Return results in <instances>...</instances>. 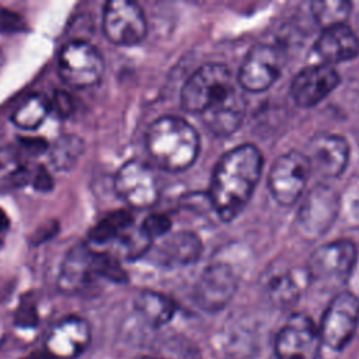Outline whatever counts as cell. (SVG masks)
<instances>
[{
    "label": "cell",
    "instance_id": "15",
    "mask_svg": "<svg viewBox=\"0 0 359 359\" xmlns=\"http://www.w3.org/2000/svg\"><path fill=\"white\" fill-rule=\"evenodd\" d=\"M90 341L91 328L87 320L79 316H67L49 328L43 352L49 359H74L87 349Z\"/></svg>",
    "mask_w": 359,
    "mask_h": 359
},
{
    "label": "cell",
    "instance_id": "2",
    "mask_svg": "<svg viewBox=\"0 0 359 359\" xmlns=\"http://www.w3.org/2000/svg\"><path fill=\"white\" fill-rule=\"evenodd\" d=\"M146 150L154 163L165 171L188 170L198 158L201 137L196 129L181 116L164 115L153 121L146 130Z\"/></svg>",
    "mask_w": 359,
    "mask_h": 359
},
{
    "label": "cell",
    "instance_id": "17",
    "mask_svg": "<svg viewBox=\"0 0 359 359\" xmlns=\"http://www.w3.org/2000/svg\"><path fill=\"white\" fill-rule=\"evenodd\" d=\"M314 63L332 66L359 56V36L348 25L339 24L321 31L313 45Z\"/></svg>",
    "mask_w": 359,
    "mask_h": 359
},
{
    "label": "cell",
    "instance_id": "12",
    "mask_svg": "<svg viewBox=\"0 0 359 359\" xmlns=\"http://www.w3.org/2000/svg\"><path fill=\"white\" fill-rule=\"evenodd\" d=\"M321 346L318 327L303 314H292L278 331L273 341L276 359H316Z\"/></svg>",
    "mask_w": 359,
    "mask_h": 359
},
{
    "label": "cell",
    "instance_id": "28",
    "mask_svg": "<svg viewBox=\"0 0 359 359\" xmlns=\"http://www.w3.org/2000/svg\"><path fill=\"white\" fill-rule=\"evenodd\" d=\"M268 290L275 303L289 304L299 296V282L289 272L276 273L268 280Z\"/></svg>",
    "mask_w": 359,
    "mask_h": 359
},
{
    "label": "cell",
    "instance_id": "25",
    "mask_svg": "<svg viewBox=\"0 0 359 359\" xmlns=\"http://www.w3.org/2000/svg\"><path fill=\"white\" fill-rule=\"evenodd\" d=\"M133 226V216L128 210H115L102 217L90 231L88 238L93 243L104 244L116 240L125 230Z\"/></svg>",
    "mask_w": 359,
    "mask_h": 359
},
{
    "label": "cell",
    "instance_id": "29",
    "mask_svg": "<svg viewBox=\"0 0 359 359\" xmlns=\"http://www.w3.org/2000/svg\"><path fill=\"white\" fill-rule=\"evenodd\" d=\"M172 227V220L168 215L164 213H153L149 215L140 224V229L153 240L158 237H164L170 233Z\"/></svg>",
    "mask_w": 359,
    "mask_h": 359
},
{
    "label": "cell",
    "instance_id": "13",
    "mask_svg": "<svg viewBox=\"0 0 359 359\" xmlns=\"http://www.w3.org/2000/svg\"><path fill=\"white\" fill-rule=\"evenodd\" d=\"M311 172L321 178H337L344 174L351 156L348 140L337 133H317L310 137L306 151Z\"/></svg>",
    "mask_w": 359,
    "mask_h": 359
},
{
    "label": "cell",
    "instance_id": "18",
    "mask_svg": "<svg viewBox=\"0 0 359 359\" xmlns=\"http://www.w3.org/2000/svg\"><path fill=\"white\" fill-rule=\"evenodd\" d=\"M95 278V251L86 244L74 245L63 259L59 286L66 292H80Z\"/></svg>",
    "mask_w": 359,
    "mask_h": 359
},
{
    "label": "cell",
    "instance_id": "3",
    "mask_svg": "<svg viewBox=\"0 0 359 359\" xmlns=\"http://www.w3.org/2000/svg\"><path fill=\"white\" fill-rule=\"evenodd\" d=\"M236 91L226 65L205 63L185 81L181 90V107L189 114H202L210 105Z\"/></svg>",
    "mask_w": 359,
    "mask_h": 359
},
{
    "label": "cell",
    "instance_id": "22",
    "mask_svg": "<svg viewBox=\"0 0 359 359\" xmlns=\"http://www.w3.org/2000/svg\"><path fill=\"white\" fill-rule=\"evenodd\" d=\"M133 304L137 314L151 327L165 325L177 313L175 302L167 294L154 290H142L135 297Z\"/></svg>",
    "mask_w": 359,
    "mask_h": 359
},
{
    "label": "cell",
    "instance_id": "16",
    "mask_svg": "<svg viewBox=\"0 0 359 359\" xmlns=\"http://www.w3.org/2000/svg\"><path fill=\"white\" fill-rule=\"evenodd\" d=\"M339 83L341 76L334 66L313 63L293 77L290 94L296 105L310 108L327 98Z\"/></svg>",
    "mask_w": 359,
    "mask_h": 359
},
{
    "label": "cell",
    "instance_id": "32",
    "mask_svg": "<svg viewBox=\"0 0 359 359\" xmlns=\"http://www.w3.org/2000/svg\"><path fill=\"white\" fill-rule=\"evenodd\" d=\"M31 184L38 189V191H49L53 187V180L50 177V174L42 167L39 165L35 171H32L31 175Z\"/></svg>",
    "mask_w": 359,
    "mask_h": 359
},
{
    "label": "cell",
    "instance_id": "20",
    "mask_svg": "<svg viewBox=\"0 0 359 359\" xmlns=\"http://www.w3.org/2000/svg\"><path fill=\"white\" fill-rule=\"evenodd\" d=\"M203 245L198 234L192 231H177L168 236L160 245V258L164 265L184 266L196 262Z\"/></svg>",
    "mask_w": 359,
    "mask_h": 359
},
{
    "label": "cell",
    "instance_id": "14",
    "mask_svg": "<svg viewBox=\"0 0 359 359\" xmlns=\"http://www.w3.org/2000/svg\"><path fill=\"white\" fill-rule=\"evenodd\" d=\"M238 286L237 276L230 265L215 262L205 268L194 287V300L205 311L216 313L224 309Z\"/></svg>",
    "mask_w": 359,
    "mask_h": 359
},
{
    "label": "cell",
    "instance_id": "30",
    "mask_svg": "<svg viewBox=\"0 0 359 359\" xmlns=\"http://www.w3.org/2000/svg\"><path fill=\"white\" fill-rule=\"evenodd\" d=\"M49 101H50V111L55 109L56 114L62 118L70 116L74 111V98L67 91L56 90Z\"/></svg>",
    "mask_w": 359,
    "mask_h": 359
},
{
    "label": "cell",
    "instance_id": "26",
    "mask_svg": "<svg viewBox=\"0 0 359 359\" xmlns=\"http://www.w3.org/2000/svg\"><path fill=\"white\" fill-rule=\"evenodd\" d=\"M352 7V3L345 0H317L310 4L313 18L323 29L346 24Z\"/></svg>",
    "mask_w": 359,
    "mask_h": 359
},
{
    "label": "cell",
    "instance_id": "37",
    "mask_svg": "<svg viewBox=\"0 0 359 359\" xmlns=\"http://www.w3.org/2000/svg\"><path fill=\"white\" fill-rule=\"evenodd\" d=\"M3 63H4V56H3V53H1V50H0V70H1V67H3Z\"/></svg>",
    "mask_w": 359,
    "mask_h": 359
},
{
    "label": "cell",
    "instance_id": "19",
    "mask_svg": "<svg viewBox=\"0 0 359 359\" xmlns=\"http://www.w3.org/2000/svg\"><path fill=\"white\" fill-rule=\"evenodd\" d=\"M244 116L245 101L237 90L201 114L205 128L220 137L233 135L241 126Z\"/></svg>",
    "mask_w": 359,
    "mask_h": 359
},
{
    "label": "cell",
    "instance_id": "11",
    "mask_svg": "<svg viewBox=\"0 0 359 359\" xmlns=\"http://www.w3.org/2000/svg\"><path fill=\"white\" fill-rule=\"evenodd\" d=\"M105 36L118 46H133L147 32V21L142 7L129 0H111L102 11Z\"/></svg>",
    "mask_w": 359,
    "mask_h": 359
},
{
    "label": "cell",
    "instance_id": "7",
    "mask_svg": "<svg viewBox=\"0 0 359 359\" xmlns=\"http://www.w3.org/2000/svg\"><path fill=\"white\" fill-rule=\"evenodd\" d=\"M311 168L303 151L290 150L280 154L268 174V188L273 199L282 206L299 201L307 187Z\"/></svg>",
    "mask_w": 359,
    "mask_h": 359
},
{
    "label": "cell",
    "instance_id": "23",
    "mask_svg": "<svg viewBox=\"0 0 359 359\" xmlns=\"http://www.w3.org/2000/svg\"><path fill=\"white\" fill-rule=\"evenodd\" d=\"M50 112V101L42 94H32L25 98L13 112L11 121L24 130H34L42 125Z\"/></svg>",
    "mask_w": 359,
    "mask_h": 359
},
{
    "label": "cell",
    "instance_id": "8",
    "mask_svg": "<svg viewBox=\"0 0 359 359\" xmlns=\"http://www.w3.org/2000/svg\"><path fill=\"white\" fill-rule=\"evenodd\" d=\"M285 65L286 52L282 45L257 43L240 66L238 84L247 91L262 93L279 79Z\"/></svg>",
    "mask_w": 359,
    "mask_h": 359
},
{
    "label": "cell",
    "instance_id": "9",
    "mask_svg": "<svg viewBox=\"0 0 359 359\" xmlns=\"http://www.w3.org/2000/svg\"><path fill=\"white\" fill-rule=\"evenodd\" d=\"M339 196L328 185L318 184L309 191L296 216L297 231L307 240H317L334 224L339 212Z\"/></svg>",
    "mask_w": 359,
    "mask_h": 359
},
{
    "label": "cell",
    "instance_id": "34",
    "mask_svg": "<svg viewBox=\"0 0 359 359\" xmlns=\"http://www.w3.org/2000/svg\"><path fill=\"white\" fill-rule=\"evenodd\" d=\"M8 224H10V220L7 217V215L0 209V233L7 230L8 229Z\"/></svg>",
    "mask_w": 359,
    "mask_h": 359
},
{
    "label": "cell",
    "instance_id": "31",
    "mask_svg": "<svg viewBox=\"0 0 359 359\" xmlns=\"http://www.w3.org/2000/svg\"><path fill=\"white\" fill-rule=\"evenodd\" d=\"M24 28H25V21L18 13L0 7V32H6V34L21 32Z\"/></svg>",
    "mask_w": 359,
    "mask_h": 359
},
{
    "label": "cell",
    "instance_id": "24",
    "mask_svg": "<svg viewBox=\"0 0 359 359\" xmlns=\"http://www.w3.org/2000/svg\"><path fill=\"white\" fill-rule=\"evenodd\" d=\"M86 150L84 140L77 135H62L49 149L52 165L59 171L72 170Z\"/></svg>",
    "mask_w": 359,
    "mask_h": 359
},
{
    "label": "cell",
    "instance_id": "35",
    "mask_svg": "<svg viewBox=\"0 0 359 359\" xmlns=\"http://www.w3.org/2000/svg\"><path fill=\"white\" fill-rule=\"evenodd\" d=\"M24 359H49L46 356L45 352H34V353H29L28 356H25Z\"/></svg>",
    "mask_w": 359,
    "mask_h": 359
},
{
    "label": "cell",
    "instance_id": "27",
    "mask_svg": "<svg viewBox=\"0 0 359 359\" xmlns=\"http://www.w3.org/2000/svg\"><path fill=\"white\" fill-rule=\"evenodd\" d=\"M119 251L128 259H135L142 257L151 245V238L140 227H129L118 238Z\"/></svg>",
    "mask_w": 359,
    "mask_h": 359
},
{
    "label": "cell",
    "instance_id": "10",
    "mask_svg": "<svg viewBox=\"0 0 359 359\" xmlns=\"http://www.w3.org/2000/svg\"><path fill=\"white\" fill-rule=\"evenodd\" d=\"M116 194L130 208L149 209L160 198V184L156 171L142 160H129L115 174Z\"/></svg>",
    "mask_w": 359,
    "mask_h": 359
},
{
    "label": "cell",
    "instance_id": "36",
    "mask_svg": "<svg viewBox=\"0 0 359 359\" xmlns=\"http://www.w3.org/2000/svg\"><path fill=\"white\" fill-rule=\"evenodd\" d=\"M136 359H158V358H154V356H150V355H140Z\"/></svg>",
    "mask_w": 359,
    "mask_h": 359
},
{
    "label": "cell",
    "instance_id": "1",
    "mask_svg": "<svg viewBox=\"0 0 359 359\" xmlns=\"http://www.w3.org/2000/svg\"><path fill=\"white\" fill-rule=\"evenodd\" d=\"M264 156L251 144L224 153L215 165L208 196L220 220L231 222L245 208L261 178Z\"/></svg>",
    "mask_w": 359,
    "mask_h": 359
},
{
    "label": "cell",
    "instance_id": "6",
    "mask_svg": "<svg viewBox=\"0 0 359 359\" xmlns=\"http://www.w3.org/2000/svg\"><path fill=\"white\" fill-rule=\"evenodd\" d=\"M57 72L72 87H91L101 80L104 59L93 43L83 39L70 41L59 52Z\"/></svg>",
    "mask_w": 359,
    "mask_h": 359
},
{
    "label": "cell",
    "instance_id": "5",
    "mask_svg": "<svg viewBox=\"0 0 359 359\" xmlns=\"http://www.w3.org/2000/svg\"><path fill=\"white\" fill-rule=\"evenodd\" d=\"M359 325V299L348 292H338L328 303L318 327L321 345L342 351L353 338Z\"/></svg>",
    "mask_w": 359,
    "mask_h": 359
},
{
    "label": "cell",
    "instance_id": "4",
    "mask_svg": "<svg viewBox=\"0 0 359 359\" xmlns=\"http://www.w3.org/2000/svg\"><path fill=\"white\" fill-rule=\"evenodd\" d=\"M358 261V247L353 241L338 238L313 251L307 261V280L321 287L339 286L353 272Z\"/></svg>",
    "mask_w": 359,
    "mask_h": 359
},
{
    "label": "cell",
    "instance_id": "33",
    "mask_svg": "<svg viewBox=\"0 0 359 359\" xmlns=\"http://www.w3.org/2000/svg\"><path fill=\"white\" fill-rule=\"evenodd\" d=\"M20 142H21V146L25 150H29V151H34V153H39V151H43L46 149V143L41 139L28 137V139H21Z\"/></svg>",
    "mask_w": 359,
    "mask_h": 359
},
{
    "label": "cell",
    "instance_id": "21",
    "mask_svg": "<svg viewBox=\"0 0 359 359\" xmlns=\"http://www.w3.org/2000/svg\"><path fill=\"white\" fill-rule=\"evenodd\" d=\"M32 171L17 146L0 147V194L14 192L31 182Z\"/></svg>",
    "mask_w": 359,
    "mask_h": 359
}]
</instances>
